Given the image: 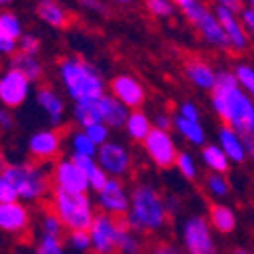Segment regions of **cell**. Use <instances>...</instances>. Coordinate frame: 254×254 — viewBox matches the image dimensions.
<instances>
[{
  "label": "cell",
  "instance_id": "obj_1",
  "mask_svg": "<svg viewBox=\"0 0 254 254\" xmlns=\"http://www.w3.org/2000/svg\"><path fill=\"white\" fill-rule=\"evenodd\" d=\"M212 105L222 117L224 125L232 127L238 135L254 137V103L240 89L218 91L214 89Z\"/></svg>",
  "mask_w": 254,
  "mask_h": 254
},
{
  "label": "cell",
  "instance_id": "obj_2",
  "mask_svg": "<svg viewBox=\"0 0 254 254\" xmlns=\"http://www.w3.org/2000/svg\"><path fill=\"white\" fill-rule=\"evenodd\" d=\"M129 224L137 232H155L168 224V206L149 186H137L131 196Z\"/></svg>",
  "mask_w": 254,
  "mask_h": 254
},
{
  "label": "cell",
  "instance_id": "obj_3",
  "mask_svg": "<svg viewBox=\"0 0 254 254\" xmlns=\"http://www.w3.org/2000/svg\"><path fill=\"white\" fill-rule=\"evenodd\" d=\"M43 202H47L55 210V214L61 218L63 226L67 230L71 232L91 230L95 218L85 194H75V192H67L63 188H53L51 200H43Z\"/></svg>",
  "mask_w": 254,
  "mask_h": 254
},
{
  "label": "cell",
  "instance_id": "obj_4",
  "mask_svg": "<svg viewBox=\"0 0 254 254\" xmlns=\"http://www.w3.org/2000/svg\"><path fill=\"white\" fill-rule=\"evenodd\" d=\"M47 164L39 162H26L20 166H8L6 172L2 174L10 186L16 190L20 198L33 200V198H43L45 194L53 192L55 182H53V172L45 168Z\"/></svg>",
  "mask_w": 254,
  "mask_h": 254
},
{
  "label": "cell",
  "instance_id": "obj_5",
  "mask_svg": "<svg viewBox=\"0 0 254 254\" xmlns=\"http://www.w3.org/2000/svg\"><path fill=\"white\" fill-rule=\"evenodd\" d=\"M61 77L65 81L71 97L81 101H93L103 97V81L87 63L79 59H65L61 63Z\"/></svg>",
  "mask_w": 254,
  "mask_h": 254
},
{
  "label": "cell",
  "instance_id": "obj_6",
  "mask_svg": "<svg viewBox=\"0 0 254 254\" xmlns=\"http://www.w3.org/2000/svg\"><path fill=\"white\" fill-rule=\"evenodd\" d=\"M123 226L129 224V214L127 216H111L107 212L95 216L91 226V248L93 254H117L119 232Z\"/></svg>",
  "mask_w": 254,
  "mask_h": 254
},
{
  "label": "cell",
  "instance_id": "obj_7",
  "mask_svg": "<svg viewBox=\"0 0 254 254\" xmlns=\"http://www.w3.org/2000/svg\"><path fill=\"white\" fill-rule=\"evenodd\" d=\"M73 125L67 127H57L51 131H41L30 139V160L39 164H49L61 151V141L67 133H71Z\"/></svg>",
  "mask_w": 254,
  "mask_h": 254
},
{
  "label": "cell",
  "instance_id": "obj_8",
  "mask_svg": "<svg viewBox=\"0 0 254 254\" xmlns=\"http://www.w3.org/2000/svg\"><path fill=\"white\" fill-rule=\"evenodd\" d=\"M145 149L149 153V157L153 160V164L162 170H170L176 166L178 162V151H176V145L170 137L168 131L164 129H151L149 135L145 137Z\"/></svg>",
  "mask_w": 254,
  "mask_h": 254
},
{
  "label": "cell",
  "instance_id": "obj_9",
  "mask_svg": "<svg viewBox=\"0 0 254 254\" xmlns=\"http://www.w3.org/2000/svg\"><path fill=\"white\" fill-rule=\"evenodd\" d=\"M184 240L190 254H216V246L210 238L208 222L200 216L188 220L184 228Z\"/></svg>",
  "mask_w": 254,
  "mask_h": 254
},
{
  "label": "cell",
  "instance_id": "obj_10",
  "mask_svg": "<svg viewBox=\"0 0 254 254\" xmlns=\"http://www.w3.org/2000/svg\"><path fill=\"white\" fill-rule=\"evenodd\" d=\"M53 182L55 188H63L67 192H75V194H85V190L91 186L87 174L73 162H61L55 172H53Z\"/></svg>",
  "mask_w": 254,
  "mask_h": 254
},
{
  "label": "cell",
  "instance_id": "obj_11",
  "mask_svg": "<svg viewBox=\"0 0 254 254\" xmlns=\"http://www.w3.org/2000/svg\"><path fill=\"white\" fill-rule=\"evenodd\" d=\"M28 93V77L18 69H10L0 79V101L6 107H18Z\"/></svg>",
  "mask_w": 254,
  "mask_h": 254
},
{
  "label": "cell",
  "instance_id": "obj_12",
  "mask_svg": "<svg viewBox=\"0 0 254 254\" xmlns=\"http://www.w3.org/2000/svg\"><path fill=\"white\" fill-rule=\"evenodd\" d=\"M214 12H216L220 24L224 26V30H226V35H228V39H230V45H232V51H240V53L246 51V49L250 47V39H248V35H246V28H244L242 20L236 18L234 10L216 4Z\"/></svg>",
  "mask_w": 254,
  "mask_h": 254
},
{
  "label": "cell",
  "instance_id": "obj_13",
  "mask_svg": "<svg viewBox=\"0 0 254 254\" xmlns=\"http://www.w3.org/2000/svg\"><path fill=\"white\" fill-rule=\"evenodd\" d=\"M111 91L115 97L127 105V107H141L143 105V99H145V93H143V87L133 79V77H127V75H121V77H115L111 81Z\"/></svg>",
  "mask_w": 254,
  "mask_h": 254
},
{
  "label": "cell",
  "instance_id": "obj_14",
  "mask_svg": "<svg viewBox=\"0 0 254 254\" xmlns=\"http://www.w3.org/2000/svg\"><path fill=\"white\" fill-rule=\"evenodd\" d=\"M194 26L200 30L202 37H204L210 45H214V47H218V49H224V51H230V49H232L230 39H228V35H226L224 26L220 24L218 16H216V14H212L210 10H206Z\"/></svg>",
  "mask_w": 254,
  "mask_h": 254
},
{
  "label": "cell",
  "instance_id": "obj_15",
  "mask_svg": "<svg viewBox=\"0 0 254 254\" xmlns=\"http://www.w3.org/2000/svg\"><path fill=\"white\" fill-rule=\"evenodd\" d=\"M0 228L10 234H20L28 228V210L16 202L0 204Z\"/></svg>",
  "mask_w": 254,
  "mask_h": 254
},
{
  "label": "cell",
  "instance_id": "obj_16",
  "mask_svg": "<svg viewBox=\"0 0 254 254\" xmlns=\"http://www.w3.org/2000/svg\"><path fill=\"white\" fill-rule=\"evenodd\" d=\"M101 208L111 214V216H127L129 214V206H127V198L123 194V186L119 180H109L105 190L99 194Z\"/></svg>",
  "mask_w": 254,
  "mask_h": 254
},
{
  "label": "cell",
  "instance_id": "obj_17",
  "mask_svg": "<svg viewBox=\"0 0 254 254\" xmlns=\"http://www.w3.org/2000/svg\"><path fill=\"white\" fill-rule=\"evenodd\" d=\"M99 160H101V166L115 176L127 172V168H129V155H127V151L121 145H115V143H103L101 145Z\"/></svg>",
  "mask_w": 254,
  "mask_h": 254
},
{
  "label": "cell",
  "instance_id": "obj_18",
  "mask_svg": "<svg viewBox=\"0 0 254 254\" xmlns=\"http://www.w3.org/2000/svg\"><path fill=\"white\" fill-rule=\"evenodd\" d=\"M186 75L194 85H198L202 89H212L214 91V87H216V75L218 73H214L212 67H208L206 63L200 61V59H190L186 63Z\"/></svg>",
  "mask_w": 254,
  "mask_h": 254
},
{
  "label": "cell",
  "instance_id": "obj_19",
  "mask_svg": "<svg viewBox=\"0 0 254 254\" xmlns=\"http://www.w3.org/2000/svg\"><path fill=\"white\" fill-rule=\"evenodd\" d=\"M97 105H99V113H101L103 123L113 125V127H119V125L127 123V111H125V107L119 99L103 95V97L97 99Z\"/></svg>",
  "mask_w": 254,
  "mask_h": 254
},
{
  "label": "cell",
  "instance_id": "obj_20",
  "mask_svg": "<svg viewBox=\"0 0 254 254\" xmlns=\"http://www.w3.org/2000/svg\"><path fill=\"white\" fill-rule=\"evenodd\" d=\"M37 12H39V16H41L45 22H49V24H53V26H57V28H67L69 22H71L69 12L63 8L61 4H57L55 0H39Z\"/></svg>",
  "mask_w": 254,
  "mask_h": 254
},
{
  "label": "cell",
  "instance_id": "obj_21",
  "mask_svg": "<svg viewBox=\"0 0 254 254\" xmlns=\"http://www.w3.org/2000/svg\"><path fill=\"white\" fill-rule=\"evenodd\" d=\"M220 141H222V149L224 153L234 162H244V155H246V149H244V143H242V137L232 129V127L224 125L220 129Z\"/></svg>",
  "mask_w": 254,
  "mask_h": 254
},
{
  "label": "cell",
  "instance_id": "obj_22",
  "mask_svg": "<svg viewBox=\"0 0 254 254\" xmlns=\"http://www.w3.org/2000/svg\"><path fill=\"white\" fill-rule=\"evenodd\" d=\"M208 214H210V220H212V226H214L218 232L228 234V232L234 230L236 218H234V212H232L230 208L222 206V204H212L210 210H208Z\"/></svg>",
  "mask_w": 254,
  "mask_h": 254
},
{
  "label": "cell",
  "instance_id": "obj_23",
  "mask_svg": "<svg viewBox=\"0 0 254 254\" xmlns=\"http://www.w3.org/2000/svg\"><path fill=\"white\" fill-rule=\"evenodd\" d=\"M12 69H18L20 73H24L28 77V81H39L43 77V67L39 65V61L33 55H26V53H18L12 59Z\"/></svg>",
  "mask_w": 254,
  "mask_h": 254
},
{
  "label": "cell",
  "instance_id": "obj_24",
  "mask_svg": "<svg viewBox=\"0 0 254 254\" xmlns=\"http://www.w3.org/2000/svg\"><path fill=\"white\" fill-rule=\"evenodd\" d=\"M39 103L45 107V111L51 115V119L57 123L63 115V101L57 97V93L49 87H41L39 89Z\"/></svg>",
  "mask_w": 254,
  "mask_h": 254
},
{
  "label": "cell",
  "instance_id": "obj_25",
  "mask_svg": "<svg viewBox=\"0 0 254 254\" xmlns=\"http://www.w3.org/2000/svg\"><path fill=\"white\" fill-rule=\"evenodd\" d=\"M127 131L133 139H139V141H145V137L149 135L151 131V125L147 121V117L141 113V111H133L129 117H127Z\"/></svg>",
  "mask_w": 254,
  "mask_h": 254
},
{
  "label": "cell",
  "instance_id": "obj_26",
  "mask_svg": "<svg viewBox=\"0 0 254 254\" xmlns=\"http://www.w3.org/2000/svg\"><path fill=\"white\" fill-rule=\"evenodd\" d=\"M202 155H204V162H206L214 172L224 174V172L228 170V155L224 153V149H220V147H216V145H206L204 151H202Z\"/></svg>",
  "mask_w": 254,
  "mask_h": 254
},
{
  "label": "cell",
  "instance_id": "obj_27",
  "mask_svg": "<svg viewBox=\"0 0 254 254\" xmlns=\"http://www.w3.org/2000/svg\"><path fill=\"white\" fill-rule=\"evenodd\" d=\"M176 127L178 129L192 141V143H196V145H200L202 141H204V129L198 125V121H190V119H186V117H182V115H178L176 117Z\"/></svg>",
  "mask_w": 254,
  "mask_h": 254
},
{
  "label": "cell",
  "instance_id": "obj_28",
  "mask_svg": "<svg viewBox=\"0 0 254 254\" xmlns=\"http://www.w3.org/2000/svg\"><path fill=\"white\" fill-rule=\"evenodd\" d=\"M35 254H63V240H61V236L45 234V238L41 240V244H39Z\"/></svg>",
  "mask_w": 254,
  "mask_h": 254
},
{
  "label": "cell",
  "instance_id": "obj_29",
  "mask_svg": "<svg viewBox=\"0 0 254 254\" xmlns=\"http://www.w3.org/2000/svg\"><path fill=\"white\" fill-rule=\"evenodd\" d=\"M145 6L153 16H172L174 14V2L172 0H145Z\"/></svg>",
  "mask_w": 254,
  "mask_h": 254
},
{
  "label": "cell",
  "instance_id": "obj_30",
  "mask_svg": "<svg viewBox=\"0 0 254 254\" xmlns=\"http://www.w3.org/2000/svg\"><path fill=\"white\" fill-rule=\"evenodd\" d=\"M0 26H2V35L10 37V39H18L20 37V22L16 16L12 14H2L0 16Z\"/></svg>",
  "mask_w": 254,
  "mask_h": 254
},
{
  "label": "cell",
  "instance_id": "obj_31",
  "mask_svg": "<svg viewBox=\"0 0 254 254\" xmlns=\"http://www.w3.org/2000/svg\"><path fill=\"white\" fill-rule=\"evenodd\" d=\"M206 186H208L210 192L216 194V196H226L228 194V184L220 174H210L206 178Z\"/></svg>",
  "mask_w": 254,
  "mask_h": 254
},
{
  "label": "cell",
  "instance_id": "obj_32",
  "mask_svg": "<svg viewBox=\"0 0 254 254\" xmlns=\"http://www.w3.org/2000/svg\"><path fill=\"white\" fill-rule=\"evenodd\" d=\"M218 91H230V89H238V77L228 73V71H220L216 75V87Z\"/></svg>",
  "mask_w": 254,
  "mask_h": 254
},
{
  "label": "cell",
  "instance_id": "obj_33",
  "mask_svg": "<svg viewBox=\"0 0 254 254\" xmlns=\"http://www.w3.org/2000/svg\"><path fill=\"white\" fill-rule=\"evenodd\" d=\"M236 77H238V83L244 85V89L254 95V69L248 65H240L236 69Z\"/></svg>",
  "mask_w": 254,
  "mask_h": 254
},
{
  "label": "cell",
  "instance_id": "obj_34",
  "mask_svg": "<svg viewBox=\"0 0 254 254\" xmlns=\"http://www.w3.org/2000/svg\"><path fill=\"white\" fill-rule=\"evenodd\" d=\"M176 166L180 168V172H182L186 178H190V180L196 178V166H194V162H192V157H190L186 151H180V153H178Z\"/></svg>",
  "mask_w": 254,
  "mask_h": 254
},
{
  "label": "cell",
  "instance_id": "obj_35",
  "mask_svg": "<svg viewBox=\"0 0 254 254\" xmlns=\"http://www.w3.org/2000/svg\"><path fill=\"white\" fill-rule=\"evenodd\" d=\"M73 145H75V149H77V153L79 155H87V157H91L93 153H95V143L89 139V135L85 133H79V135H75V141H73Z\"/></svg>",
  "mask_w": 254,
  "mask_h": 254
},
{
  "label": "cell",
  "instance_id": "obj_36",
  "mask_svg": "<svg viewBox=\"0 0 254 254\" xmlns=\"http://www.w3.org/2000/svg\"><path fill=\"white\" fill-rule=\"evenodd\" d=\"M85 133L89 135V139L93 141V143H105V139H107V127L103 125V123H97V125H89V127H85Z\"/></svg>",
  "mask_w": 254,
  "mask_h": 254
},
{
  "label": "cell",
  "instance_id": "obj_37",
  "mask_svg": "<svg viewBox=\"0 0 254 254\" xmlns=\"http://www.w3.org/2000/svg\"><path fill=\"white\" fill-rule=\"evenodd\" d=\"M16 190L10 186V182L4 178V176H0V204H6V202H14L16 198Z\"/></svg>",
  "mask_w": 254,
  "mask_h": 254
},
{
  "label": "cell",
  "instance_id": "obj_38",
  "mask_svg": "<svg viewBox=\"0 0 254 254\" xmlns=\"http://www.w3.org/2000/svg\"><path fill=\"white\" fill-rule=\"evenodd\" d=\"M145 254H182L176 246H172L170 242H153L149 244Z\"/></svg>",
  "mask_w": 254,
  "mask_h": 254
},
{
  "label": "cell",
  "instance_id": "obj_39",
  "mask_svg": "<svg viewBox=\"0 0 254 254\" xmlns=\"http://www.w3.org/2000/svg\"><path fill=\"white\" fill-rule=\"evenodd\" d=\"M71 242L77 248H91V232L89 230H79V232H71Z\"/></svg>",
  "mask_w": 254,
  "mask_h": 254
},
{
  "label": "cell",
  "instance_id": "obj_40",
  "mask_svg": "<svg viewBox=\"0 0 254 254\" xmlns=\"http://www.w3.org/2000/svg\"><path fill=\"white\" fill-rule=\"evenodd\" d=\"M20 51L26 53V55H33V57H35V55L39 53V41H37L35 37H28V35L22 37V39H20Z\"/></svg>",
  "mask_w": 254,
  "mask_h": 254
},
{
  "label": "cell",
  "instance_id": "obj_41",
  "mask_svg": "<svg viewBox=\"0 0 254 254\" xmlns=\"http://www.w3.org/2000/svg\"><path fill=\"white\" fill-rule=\"evenodd\" d=\"M240 20L244 24V28L248 30L250 35H254V8H242L240 10Z\"/></svg>",
  "mask_w": 254,
  "mask_h": 254
},
{
  "label": "cell",
  "instance_id": "obj_42",
  "mask_svg": "<svg viewBox=\"0 0 254 254\" xmlns=\"http://www.w3.org/2000/svg\"><path fill=\"white\" fill-rule=\"evenodd\" d=\"M14 51H16V39L0 35V53H14Z\"/></svg>",
  "mask_w": 254,
  "mask_h": 254
},
{
  "label": "cell",
  "instance_id": "obj_43",
  "mask_svg": "<svg viewBox=\"0 0 254 254\" xmlns=\"http://www.w3.org/2000/svg\"><path fill=\"white\" fill-rule=\"evenodd\" d=\"M182 117H186L190 121H198L200 113H198V109L192 103H186V105H182Z\"/></svg>",
  "mask_w": 254,
  "mask_h": 254
},
{
  "label": "cell",
  "instance_id": "obj_44",
  "mask_svg": "<svg viewBox=\"0 0 254 254\" xmlns=\"http://www.w3.org/2000/svg\"><path fill=\"white\" fill-rule=\"evenodd\" d=\"M216 4H220V6H226V8L234 10V12H240V10L244 8L240 0H216Z\"/></svg>",
  "mask_w": 254,
  "mask_h": 254
},
{
  "label": "cell",
  "instance_id": "obj_45",
  "mask_svg": "<svg viewBox=\"0 0 254 254\" xmlns=\"http://www.w3.org/2000/svg\"><path fill=\"white\" fill-rule=\"evenodd\" d=\"M240 137H242V135H240ZM242 143H244L246 155H248V157H252V160H254V137H250V135H244V137H242Z\"/></svg>",
  "mask_w": 254,
  "mask_h": 254
},
{
  "label": "cell",
  "instance_id": "obj_46",
  "mask_svg": "<svg viewBox=\"0 0 254 254\" xmlns=\"http://www.w3.org/2000/svg\"><path fill=\"white\" fill-rule=\"evenodd\" d=\"M79 2H81V4H85V6H87V8H91V10H105L99 0H79Z\"/></svg>",
  "mask_w": 254,
  "mask_h": 254
},
{
  "label": "cell",
  "instance_id": "obj_47",
  "mask_svg": "<svg viewBox=\"0 0 254 254\" xmlns=\"http://www.w3.org/2000/svg\"><path fill=\"white\" fill-rule=\"evenodd\" d=\"M170 127H172L170 117H166V115H160V117H157V129H164V131H168Z\"/></svg>",
  "mask_w": 254,
  "mask_h": 254
},
{
  "label": "cell",
  "instance_id": "obj_48",
  "mask_svg": "<svg viewBox=\"0 0 254 254\" xmlns=\"http://www.w3.org/2000/svg\"><path fill=\"white\" fill-rule=\"evenodd\" d=\"M12 123V119H10V115L6 113V111H2V109H0V125H10Z\"/></svg>",
  "mask_w": 254,
  "mask_h": 254
},
{
  "label": "cell",
  "instance_id": "obj_49",
  "mask_svg": "<svg viewBox=\"0 0 254 254\" xmlns=\"http://www.w3.org/2000/svg\"><path fill=\"white\" fill-rule=\"evenodd\" d=\"M172 2L178 4V6H182V10H184V8H188V6H192L196 0H172Z\"/></svg>",
  "mask_w": 254,
  "mask_h": 254
},
{
  "label": "cell",
  "instance_id": "obj_50",
  "mask_svg": "<svg viewBox=\"0 0 254 254\" xmlns=\"http://www.w3.org/2000/svg\"><path fill=\"white\" fill-rule=\"evenodd\" d=\"M6 168H8V164H6V160H4V153L0 151V174H4Z\"/></svg>",
  "mask_w": 254,
  "mask_h": 254
},
{
  "label": "cell",
  "instance_id": "obj_51",
  "mask_svg": "<svg viewBox=\"0 0 254 254\" xmlns=\"http://www.w3.org/2000/svg\"><path fill=\"white\" fill-rule=\"evenodd\" d=\"M232 254H252V252H248V250H244V248H236Z\"/></svg>",
  "mask_w": 254,
  "mask_h": 254
},
{
  "label": "cell",
  "instance_id": "obj_52",
  "mask_svg": "<svg viewBox=\"0 0 254 254\" xmlns=\"http://www.w3.org/2000/svg\"><path fill=\"white\" fill-rule=\"evenodd\" d=\"M12 0H0V6H6V4H10Z\"/></svg>",
  "mask_w": 254,
  "mask_h": 254
},
{
  "label": "cell",
  "instance_id": "obj_53",
  "mask_svg": "<svg viewBox=\"0 0 254 254\" xmlns=\"http://www.w3.org/2000/svg\"><path fill=\"white\" fill-rule=\"evenodd\" d=\"M115 2H123L125 4V2H131V0H115Z\"/></svg>",
  "mask_w": 254,
  "mask_h": 254
},
{
  "label": "cell",
  "instance_id": "obj_54",
  "mask_svg": "<svg viewBox=\"0 0 254 254\" xmlns=\"http://www.w3.org/2000/svg\"><path fill=\"white\" fill-rule=\"evenodd\" d=\"M248 4H250V8H254V0H248Z\"/></svg>",
  "mask_w": 254,
  "mask_h": 254
},
{
  "label": "cell",
  "instance_id": "obj_55",
  "mask_svg": "<svg viewBox=\"0 0 254 254\" xmlns=\"http://www.w3.org/2000/svg\"><path fill=\"white\" fill-rule=\"evenodd\" d=\"M0 35H2V26H0Z\"/></svg>",
  "mask_w": 254,
  "mask_h": 254
}]
</instances>
